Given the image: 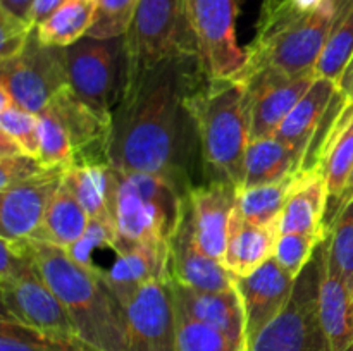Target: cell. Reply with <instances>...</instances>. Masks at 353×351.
I'll use <instances>...</instances> for the list:
<instances>
[{
  "label": "cell",
  "mask_w": 353,
  "mask_h": 351,
  "mask_svg": "<svg viewBox=\"0 0 353 351\" xmlns=\"http://www.w3.org/2000/svg\"><path fill=\"white\" fill-rule=\"evenodd\" d=\"M300 172L278 182L255 188H241L238 191L234 212L250 224H268L281 217L283 209L299 181Z\"/></svg>",
  "instance_id": "cell-30"
},
{
  "label": "cell",
  "mask_w": 353,
  "mask_h": 351,
  "mask_svg": "<svg viewBox=\"0 0 353 351\" xmlns=\"http://www.w3.org/2000/svg\"><path fill=\"white\" fill-rule=\"evenodd\" d=\"M0 133L9 136L21 153L31 158L40 157V120L33 112L21 109L14 103L6 110H0Z\"/></svg>",
  "instance_id": "cell-36"
},
{
  "label": "cell",
  "mask_w": 353,
  "mask_h": 351,
  "mask_svg": "<svg viewBox=\"0 0 353 351\" xmlns=\"http://www.w3.org/2000/svg\"><path fill=\"white\" fill-rule=\"evenodd\" d=\"M302 160V153L274 136L250 141L245 160L243 188H255L281 181L295 172H300Z\"/></svg>",
  "instance_id": "cell-26"
},
{
  "label": "cell",
  "mask_w": 353,
  "mask_h": 351,
  "mask_svg": "<svg viewBox=\"0 0 353 351\" xmlns=\"http://www.w3.org/2000/svg\"><path fill=\"white\" fill-rule=\"evenodd\" d=\"M95 0H68L50 17L38 24L41 43L65 48L88 34L93 23Z\"/></svg>",
  "instance_id": "cell-29"
},
{
  "label": "cell",
  "mask_w": 353,
  "mask_h": 351,
  "mask_svg": "<svg viewBox=\"0 0 353 351\" xmlns=\"http://www.w3.org/2000/svg\"><path fill=\"white\" fill-rule=\"evenodd\" d=\"M114 292L124 310L128 351H178V310L171 277Z\"/></svg>",
  "instance_id": "cell-10"
},
{
  "label": "cell",
  "mask_w": 353,
  "mask_h": 351,
  "mask_svg": "<svg viewBox=\"0 0 353 351\" xmlns=\"http://www.w3.org/2000/svg\"><path fill=\"white\" fill-rule=\"evenodd\" d=\"M352 315H353V289H352Z\"/></svg>",
  "instance_id": "cell-47"
},
{
  "label": "cell",
  "mask_w": 353,
  "mask_h": 351,
  "mask_svg": "<svg viewBox=\"0 0 353 351\" xmlns=\"http://www.w3.org/2000/svg\"><path fill=\"white\" fill-rule=\"evenodd\" d=\"M274 2L276 0H264V2H262V7H269V6H272Z\"/></svg>",
  "instance_id": "cell-46"
},
{
  "label": "cell",
  "mask_w": 353,
  "mask_h": 351,
  "mask_svg": "<svg viewBox=\"0 0 353 351\" xmlns=\"http://www.w3.org/2000/svg\"><path fill=\"white\" fill-rule=\"evenodd\" d=\"M295 281L283 270L274 257L252 274L243 277L234 275V288L245 310L248 346L285 310L293 295Z\"/></svg>",
  "instance_id": "cell-15"
},
{
  "label": "cell",
  "mask_w": 353,
  "mask_h": 351,
  "mask_svg": "<svg viewBox=\"0 0 353 351\" xmlns=\"http://www.w3.org/2000/svg\"><path fill=\"white\" fill-rule=\"evenodd\" d=\"M65 86L69 79L64 48L41 43L37 26L16 57L0 61V88L28 112L37 116L43 112Z\"/></svg>",
  "instance_id": "cell-9"
},
{
  "label": "cell",
  "mask_w": 353,
  "mask_h": 351,
  "mask_svg": "<svg viewBox=\"0 0 353 351\" xmlns=\"http://www.w3.org/2000/svg\"><path fill=\"white\" fill-rule=\"evenodd\" d=\"M336 92V81L317 76V79L307 89L305 95L296 102L292 112L285 117L281 126L276 131L274 138L292 147L293 150L302 153L303 157L317 126L323 120V117L326 116Z\"/></svg>",
  "instance_id": "cell-22"
},
{
  "label": "cell",
  "mask_w": 353,
  "mask_h": 351,
  "mask_svg": "<svg viewBox=\"0 0 353 351\" xmlns=\"http://www.w3.org/2000/svg\"><path fill=\"white\" fill-rule=\"evenodd\" d=\"M353 167V102H348L338 117L327 140L321 172L326 179L327 203L334 202L343 191Z\"/></svg>",
  "instance_id": "cell-28"
},
{
  "label": "cell",
  "mask_w": 353,
  "mask_h": 351,
  "mask_svg": "<svg viewBox=\"0 0 353 351\" xmlns=\"http://www.w3.org/2000/svg\"><path fill=\"white\" fill-rule=\"evenodd\" d=\"M114 251L117 253L116 262L109 270H103L114 289L171 277L169 244H131Z\"/></svg>",
  "instance_id": "cell-24"
},
{
  "label": "cell",
  "mask_w": 353,
  "mask_h": 351,
  "mask_svg": "<svg viewBox=\"0 0 353 351\" xmlns=\"http://www.w3.org/2000/svg\"><path fill=\"white\" fill-rule=\"evenodd\" d=\"M64 171L45 169L28 181L3 189L0 198V234L6 240L37 237L45 213L59 191Z\"/></svg>",
  "instance_id": "cell-14"
},
{
  "label": "cell",
  "mask_w": 353,
  "mask_h": 351,
  "mask_svg": "<svg viewBox=\"0 0 353 351\" xmlns=\"http://www.w3.org/2000/svg\"><path fill=\"white\" fill-rule=\"evenodd\" d=\"M64 58L72 92L97 114L112 119L130 79L124 36L109 40L85 36L64 48Z\"/></svg>",
  "instance_id": "cell-7"
},
{
  "label": "cell",
  "mask_w": 353,
  "mask_h": 351,
  "mask_svg": "<svg viewBox=\"0 0 353 351\" xmlns=\"http://www.w3.org/2000/svg\"><path fill=\"white\" fill-rule=\"evenodd\" d=\"M68 0H37L33 7V12H31V24L38 26V24L43 23L47 17H50L59 7H62Z\"/></svg>",
  "instance_id": "cell-43"
},
{
  "label": "cell",
  "mask_w": 353,
  "mask_h": 351,
  "mask_svg": "<svg viewBox=\"0 0 353 351\" xmlns=\"http://www.w3.org/2000/svg\"><path fill=\"white\" fill-rule=\"evenodd\" d=\"M326 265L353 289V198L330 226L326 240Z\"/></svg>",
  "instance_id": "cell-32"
},
{
  "label": "cell",
  "mask_w": 353,
  "mask_h": 351,
  "mask_svg": "<svg viewBox=\"0 0 353 351\" xmlns=\"http://www.w3.org/2000/svg\"><path fill=\"white\" fill-rule=\"evenodd\" d=\"M338 7L340 0H324L310 12H296L281 0L262 7L257 34L247 47V64L240 74L257 69H276L286 76L316 71Z\"/></svg>",
  "instance_id": "cell-4"
},
{
  "label": "cell",
  "mask_w": 353,
  "mask_h": 351,
  "mask_svg": "<svg viewBox=\"0 0 353 351\" xmlns=\"http://www.w3.org/2000/svg\"><path fill=\"white\" fill-rule=\"evenodd\" d=\"M352 198H353V167H352L350 176H348V179H347V184H345L343 191H341V195L338 196V198L334 200V202L327 203L326 219H324V226H326L327 233H330V226H331V222H333V220H334V217H336L338 213H340V210L343 209V206L347 205V203L350 202Z\"/></svg>",
  "instance_id": "cell-41"
},
{
  "label": "cell",
  "mask_w": 353,
  "mask_h": 351,
  "mask_svg": "<svg viewBox=\"0 0 353 351\" xmlns=\"http://www.w3.org/2000/svg\"><path fill=\"white\" fill-rule=\"evenodd\" d=\"M207 78L199 54L131 76L110 119V167L161 176L185 195L199 186L203 165L192 96Z\"/></svg>",
  "instance_id": "cell-1"
},
{
  "label": "cell",
  "mask_w": 353,
  "mask_h": 351,
  "mask_svg": "<svg viewBox=\"0 0 353 351\" xmlns=\"http://www.w3.org/2000/svg\"><path fill=\"white\" fill-rule=\"evenodd\" d=\"M130 78L185 54H199L186 0H140L124 34Z\"/></svg>",
  "instance_id": "cell-8"
},
{
  "label": "cell",
  "mask_w": 353,
  "mask_h": 351,
  "mask_svg": "<svg viewBox=\"0 0 353 351\" xmlns=\"http://www.w3.org/2000/svg\"><path fill=\"white\" fill-rule=\"evenodd\" d=\"M281 2H285L286 6H290L296 12H310V10L317 9L324 0H281Z\"/></svg>",
  "instance_id": "cell-45"
},
{
  "label": "cell",
  "mask_w": 353,
  "mask_h": 351,
  "mask_svg": "<svg viewBox=\"0 0 353 351\" xmlns=\"http://www.w3.org/2000/svg\"><path fill=\"white\" fill-rule=\"evenodd\" d=\"M326 240L296 277L288 305L252 341L248 351H333L319 312Z\"/></svg>",
  "instance_id": "cell-6"
},
{
  "label": "cell",
  "mask_w": 353,
  "mask_h": 351,
  "mask_svg": "<svg viewBox=\"0 0 353 351\" xmlns=\"http://www.w3.org/2000/svg\"><path fill=\"white\" fill-rule=\"evenodd\" d=\"M40 120V157L45 169L65 171L72 165V145L59 117L50 109L38 114Z\"/></svg>",
  "instance_id": "cell-33"
},
{
  "label": "cell",
  "mask_w": 353,
  "mask_h": 351,
  "mask_svg": "<svg viewBox=\"0 0 353 351\" xmlns=\"http://www.w3.org/2000/svg\"><path fill=\"white\" fill-rule=\"evenodd\" d=\"M28 241L38 272L65 306L78 336L100 351H128L123 305L103 270L81 265L54 243Z\"/></svg>",
  "instance_id": "cell-2"
},
{
  "label": "cell",
  "mask_w": 353,
  "mask_h": 351,
  "mask_svg": "<svg viewBox=\"0 0 353 351\" xmlns=\"http://www.w3.org/2000/svg\"><path fill=\"white\" fill-rule=\"evenodd\" d=\"M90 215L76 196L61 184L45 213L41 229L33 240H43L62 248H71L85 234Z\"/></svg>",
  "instance_id": "cell-27"
},
{
  "label": "cell",
  "mask_w": 353,
  "mask_h": 351,
  "mask_svg": "<svg viewBox=\"0 0 353 351\" xmlns=\"http://www.w3.org/2000/svg\"><path fill=\"white\" fill-rule=\"evenodd\" d=\"M43 171L45 167L37 158H31L24 153L0 157V191L28 181Z\"/></svg>",
  "instance_id": "cell-39"
},
{
  "label": "cell",
  "mask_w": 353,
  "mask_h": 351,
  "mask_svg": "<svg viewBox=\"0 0 353 351\" xmlns=\"http://www.w3.org/2000/svg\"><path fill=\"white\" fill-rule=\"evenodd\" d=\"M324 240H321V237L307 236V234H279L274 258L281 265L283 270L288 272L293 279H296L307 267L310 258L316 253V248Z\"/></svg>",
  "instance_id": "cell-37"
},
{
  "label": "cell",
  "mask_w": 353,
  "mask_h": 351,
  "mask_svg": "<svg viewBox=\"0 0 353 351\" xmlns=\"http://www.w3.org/2000/svg\"><path fill=\"white\" fill-rule=\"evenodd\" d=\"M117 233L116 227L110 226V224L100 222V220L90 219L88 227H86L85 234L72 244L71 248H65V250L71 253V257L76 262H79L81 265H88V267H95L93 264V251L99 250V248L116 246Z\"/></svg>",
  "instance_id": "cell-38"
},
{
  "label": "cell",
  "mask_w": 353,
  "mask_h": 351,
  "mask_svg": "<svg viewBox=\"0 0 353 351\" xmlns=\"http://www.w3.org/2000/svg\"><path fill=\"white\" fill-rule=\"evenodd\" d=\"M338 89L347 96L348 102H353V57L348 62L343 74H341L340 81H338Z\"/></svg>",
  "instance_id": "cell-44"
},
{
  "label": "cell",
  "mask_w": 353,
  "mask_h": 351,
  "mask_svg": "<svg viewBox=\"0 0 353 351\" xmlns=\"http://www.w3.org/2000/svg\"><path fill=\"white\" fill-rule=\"evenodd\" d=\"M47 109L59 117L71 140L72 165H110V119H105L86 105L71 86L62 88Z\"/></svg>",
  "instance_id": "cell-16"
},
{
  "label": "cell",
  "mask_w": 353,
  "mask_h": 351,
  "mask_svg": "<svg viewBox=\"0 0 353 351\" xmlns=\"http://www.w3.org/2000/svg\"><path fill=\"white\" fill-rule=\"evenodd\" d=\"M317 71L286 76L276 69H257L234 79L243 83L250 123V141L272 138L300 98L317 79Z\"/></svg>",
  "instance_id": "cell-12"
},
{
  "label": "cell",
  "mask_w": 353,
  "mask_h": 351,
  "mask_svg": "<svg viewBox=\"0 0 353 351\" xmlns=\"http://www.w3.org/2000/svg\"><path fill=\"white\" fill-rule=\"evenodd\" d=\"M319 312L333 351H353L352 291L327 265L321 281Z\"/></svg>",
  "instance_id": "cell-25"
},
{
  "label": "cell",
  "mask_w": 353,
  "mask_h": 351,
  "mask_svg": "<svg viewBox=\"0 0 353 351\" xmlns=\"http://www.w3.org/2000/svg\"><path fill=\"white\" fill-rule=\"evenodd\" d=\"M140 0H95L93 23L86 36L109 40L124 36L133 23Z\"/></svg>",
  "instance_id": "cell-35"
},
{
  "label": "cell",
  "mask_w": 353,
  "mask_h": 351,
  "mask_svg": "<svg viewBox=\"0 0 353 351\" xmlns=\"http://www.w3.org/2000/svg\"><path fill=\"white\" fill-rule=\"evenodd\" d=\"M199 55L209 78H236L247 64V48L238 41V0H186Z\"/></svg>",
  "instance_id": "cell-11"
},
{
  "label": "cell",
  "mask_w": 353,
  "mask_h": 351,
  "mask_svg": "<svg viewBox=\"0 0 353 351\" xmlns=\"http://www.w3.org/2000/svg\"><path fill=\"white\" fill-rule=\"evenodd\" d=\"M33 24L23 19L10 16L0 10V33H2V45H0V61H7L19 54L26 45Z\"/></svg>",
  "instance_id": "cell-40"
},
{
  "label": "cell",
  "mask_w": 353,
  "mask_h": 351,
  "mask_svg": "<svg viewBox=\"0 0 353 351\" xmlns=\"http://www.w3.org/2000/svg\"><path fill=\"white\" fill-rule=\"evenodd\" d=\"M327 210L326 179L321 171L302 172L281 213V234L327 237L324 226Z\"/></svg>",
  "instance_id": "cell-21"
},
{
  "label": "cell",
  "mask_w": 353,
  "mask_h": 351,
  "mask_svg": "<svg viewBox=\"0 0 353 351\" xmlns=\"http://www.w3.org/2000/svg\"><path fill=\"white\" fill-rule=\"evenodd\" d=\"M0 291L2 319L52 336H78L71 315L43 281L37 264L17 277L0 282Z\"/></svg>",
  "instance_id": "cell-13"
},
{
  "label": "cell",
  "mask_w": 353,
  "mask_h": 351,
  "mask_svg": "<svg viewBox=\"0 0 353 351\" xmlns=\"http://www.w3.org/2000/svg\"><path fill=\"white\" fill-rule=\"evenodd\" d=\"M169 274L178 284L200 291H228L234 288V275L223 262L209 257L196 243L186 200L183 219L169 244Z\"/></svg>",
  "instance_id": "cell-17"
},
{
  "label": "cell",
  "mask_w": 353,
  "mask_h": 351,
  "mask_svg": "<svg viewBox=\"0 0 353 351\" xmlns=\"http://www.w3.org/2000/svg\"><path fill=\"white\" fill-rule=\"evenodd\" d=\"M279 234L281 217L268 224H250L233 210L223 257L224 267L236 277L252 274L274 257Z\"/></svg>",
  "instance_id": "cell-20"
},
{
  "label": "cell",
  "mask_w": 353,
  "mask_h": 351,
  "mask_svg": "<svg viewBox=\"0 0 353 351\" xmlns=\"http://www.w3.org/2000/svg\"><path fill=\"white\" fill-rule=\"evenodd\" d=\"M114 250L131 244H171L183 219L185 193L168 179L147 172L114 169Z\"/></svg>",
  "instance_id": "cell-5"
},
{
  "label": "cell",
  "mask_w": 353,
  "mask_h": 351,
  "mask_svg": "<svg viewBox=\"0 0 353 351\" xmlns=\"http://www.w3.org/2000/svg\"><path fill=\"white\" fill-rule=\"evenodd\" d=\"M205 182L243 188L250 123L245 86L238 79L207 78L192 96Z\"/></svg>",
  "instance_id": "cell-3"
},
{
  "label": "cell",
  "mask_w": 353,
  "mask_h": 351,
  "mask_svg": "<svg viewBox=\"0 0 353 351\" xmlns=\"http://www.w3.org/2000/svg\"><path fill=\"white\" fill-rule=\"evenodd\" d=\"M0 351H100L79 336H52L12 320H0Z\"/></svg>",
  "instance_id": "cell-31"
},
{
  "label": "cell",
  "mask_w": 353,
  "mask_h": 351,
  "mask_svg": "<svg viewBox=\"0 0 353 351\" xmlns=\"http://www.w3.org/2000/svg\"><path fill=\"white\" fill-rule=\"evenodd\" d=\"M240 189L230 182H203L186 195L190 219L199 246L223 262L228 231Z\"/></svg>",
  "instance_id": "cell-18"
},
{
  "label": "cell",
  "mask_w": 353,
  "mask_h": 351,
  "mask_svg": "<svg viewBox=\"0 0 353 351\" xmlns=\"http://www.w3.org/2000/svg\"><path fill=\"white\" fill-rule=\"evenodd\" d=\"M178 310V306H176ZM178 351H248L231 337L178 310Z\"/></svg>",
  "instance_id": "cell-34"
},
{
  "label": "cell",
  "mask_w": 353,
  "mask_h": 351,
  "mask_svg": "<svg viewBox=\"0 0 353 351\" xmlns=\"http://www.w3.org/2000/svg\"><path fill=\"white\" fill-rule=\"evenodd\" d=\"M37 0H0V10L31 24V12Z\"/></svg>",
  "instance_id": "cell-42"
},
{
  "label": "cell",
  "mask_w": 353,
  "mask_h": 351,
  "mask_svg": "<svg viewBox=\"0 0 353 351\" xmlns=\"http://www.w3.org/2000/svg\"><path fill=\"white\" fill-rule=\"evenodd\" d=\"M62 184L76 196L90 219L114 226L116 176L110 165H72L64 171Z\"/></svg>",
  "instance_id": "cell-23"
},
{
  "label": "cell",
  "mask_w": 353,
  "mask_h": 351,
  "mask_svg": "<svg viewBox=\"0 0 353 351\" xmlns=\"http://www.w3.org/2000/svg\"><path fill=\"white\" fill-rule=\"evenodd\" d=\"M178 310L199 322L221 330L248 350L245 310L236 288L228 291H200L172 281Z\"/></svg>",
  "instance_id": "cell-19"
}]
</instances>
